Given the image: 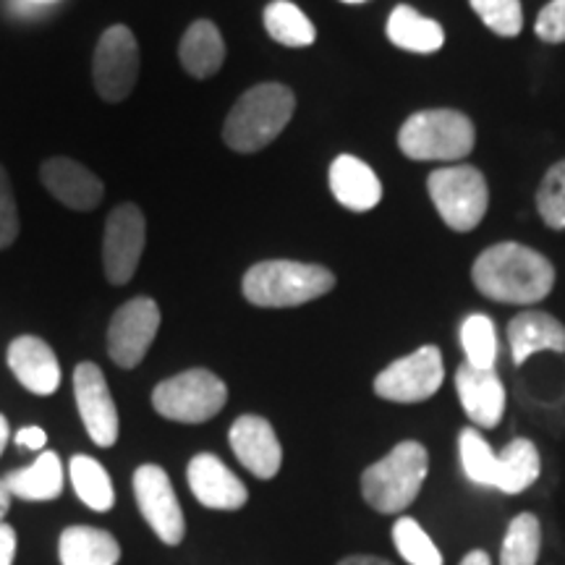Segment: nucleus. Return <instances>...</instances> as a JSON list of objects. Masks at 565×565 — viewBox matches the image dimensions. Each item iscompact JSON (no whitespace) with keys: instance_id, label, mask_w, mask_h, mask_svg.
I'll use <instances>...</instances> for the list:
<instances>
[{"instance_id":"1","label":"nucleus","mask_w":565,"mask_h":565,"mask_svg":"<svg viewBox=\"0 0 565 565\" xmlns=\"http://www.w3.org/2000/svg\"><path fill=\"white\" fill-rule=\"evenodd\" d=\"M471 278L477 291L487 299L526 307L553 291L555 270L540 252L524 244L503 242L479 254Z\"/></svg>"},{"instance_id":"2","label":"nucleus","mask_w":565,"mask_h":565,"mask_svg":"<svg viewBox=\"0 0 565 565\" xmlns=\"http://www.w3.org/2000/svg\"><path fill=\"white\" fill-rule=\"evenodd\" d=\"M296 97L282 84H257L238 97L223 126V141L236 152H259L294 118Z\"/></svg>"},{"instance_id":"3","label":"nucleus","mask_w":565,"mask_h":565,"mask_svg":"<svg viewBox=\"0 0 565 565\" xmlns=\"http://www.w3.org/2000/svg\"><path fill=\"white\" fill-rule=\"evenodd\" d=\"M335 288V275L322 265L294 263V259H267L249 267L242 291L246 301L263 309L301 307L320 299Z\"/></svg>"},{"instance_id":"4","label":"nucleus","mask_w":565,"mask_h":565,"mask_svg":"<svg viewBox=\"0 0 565 565\" xmlns=\"http://www.w3.org/2000/svg\"><path fill=\"white\" fill-rule=\"evenodd\" d=\"M429 475V454L422 443H398L385 458L366 466L362 475V498L372 511L398 515L419 498Z\"/></svg>"},{"instance_id":"5","label":"nucleus","mask_w":565,"mask_h":565,"mask_svg":"<svg viewBox=\"0 0 565 565\" xmlns=\"http://www.w3.org/2000/svg\"><path fill=\"white\" fill-rule=\"evenodd\" d=\"M475 124L458 110L414 113L398 131V147L408 160H461L475 150Z\"/></svg>"},{"instance_id":"6","label":"nucleus","mask_w":565,"mask_h":565,"mask_svg":"<svg viewBox=\"0 0 565 565\" xmlns=\"http://www.w3.org/2000/svg\"><path fill=\"white\" fill-rule=\"evenodd\" d=\"M228 404V387L215 372L186 370L162 380L152 391V406L162 419L202 424L215 419Z\"/></svg>"},{"instance_id":"7","label":"nucleus","mask_w":565,"mask_h":565,"mask_svg":"<svg viewBox=\"0 0 565 565\" xmlns=\"http://www.w3.org/2000/svg\"><path fill=\"white\" fill-rule=\"evenodd\" d=\"M429 200L435 210L454 231H475L482 223L487 202L484 175L471 166H445L429 173L427 179Z\"/></svg>"},{"instance_id":"8","label":"nucleus","mask_w":565,"mask_h":565,"mask_svg":"<svg viewBox=\"0 0 565 565\" xmlns=\"http://www.w3.org/2000/svg\"><path fill=\"white\" fill-rule=\"evenodd\" d=\"M445 380L443 353L437 345H422L374 377V393L391 404H422L440 391Z\"/></svg>"},{"instance_id":"9","label":"nucleus","mask_w":565,"mask_h":565,"mask_svg":"<svg viewBox=\"0 0 565 565\" xmlns=\"http://www.w3.org/2000/svg\"><path fill=\"white\" fill-rule=\"evenodd\" d=\"M139 45L129 26H110L97 40L92 79L105 103H124L139 79Z\"/></svg>"},{"instance_id":"10","label":"nucleus","mask_w":565,"mask_h":565,"mask_svg":"<svg viewBox=\"0 0 565 565\" xmlns=\"http://www.w3.org/2000/svg\"><path fill=\"white\" fill-rule=\"evenodd\" d=\"M134 498H137L139 513L145 515L162 545H181L186 536V519H183L171 477L162 466L145 463L134 471Z\"/></svg>"},{"instance_id":"11","label":"nucleus","mask_w":565,"mask_h":565,"mask_svg":"<svg viewBox=\"0 0 565 565\" xmlns=\"http://www.w3.org/2000/svg\"><path fill=\"white\" fill-rule=\"evenodd\" d=\"M147 242V221L137 204H118L108 215L103 238L105 278L113 286H126L137 273Z\"/></svg>"},{"instance_id":"12","label":"nucleus","mask_w":565,"mask_h":565,"mask_svg":"<svg viewBox=\"0 0 565 565\" xmlns=\"http://www.w3.org/2000/svg\"><path fill=\"white\" fill-rule=\"evenodd\" d=\"M160 330V307L150 296L126 301L113 315L108 328V353L121 370H134L147 356Z\"/></svg>"},{"instance_id":"13","label":"nucleus","mask_w":565,"mask_h":565,"mask_svg":"<svg viewBox=\"0 0 565 565\" xmlns=\"http://www.w3.org/2000/svg\"><path fill=\"white\" fill-rule=\"evenodd\" d=\"M74 395L76 408L87 429L89 440L100 448H113L118 440V408L113 401L108 380L103 370L92 362H82L74 370Z\"/></svg>"},{"instance_id":"14","label":"nucleus","mask_w":565,"mask_h":565,"mask_svg":"<svg viewBox=\"0 0 565 565\" xmlns=\"http://www.w3.org/2000/svg\"><path fill=\"white\" fill-rule=\"evenodd\" d=\"M228 443L233 456L257 479H275L282 466V448L273 424L265 416L244 414L233 422Z\"/></svg>"},{"instance_id":"15","label":"nucleus","mask_w":565,"mask_h":565,"mask_svg":"<svg viewBox=\"0 0 565 565\" xmlns=\"http://www.w3.org/2000/svg\"><path fill=\"white\" fill-rule=\"evenodd\" d=\"M186 479L196 503L212 511H238L249 500L242 479L215 454H196L186 466Z\"/></svg>"},{"instance_id":"16","label":"nucleus","mask_w":565,"mask_h":565,"mask_svg":"<svg viewBox=\"0 0 565 565\" xmlns=\"http://www.w3.org/2000/svg\"><path fill=\"white\" fill-rule=\"evenodd\" d=\"M456 393L466 416L482 429H494L505 414V387L494 370L461 364L456 370Z\"/></svg>"},{"instance_id":"17","label":"nucleus","mask_w":565,"mask_h":565,"mask_svg":"<svg viewBox=\"0 0 565 565\" xmlns=\"http://www.w3.org/2000/svg\"><path fill=\"white\" fill-rule=\"evenodd\" d=\"M40 179L47 192L68 210L89 212L103 202V181L89 168L71 158H51L42 162Z\"/></svg>"},{"instance_id":"18","label":"nucleus","mask_w":565,"mask_h":565,"mask_svg":"<svg viewBox=\"0 0 565 565\" xmlns=\"http://www.w3.org/2000/svg\"><path fill=\"white\" fill-rule=\"evenodd\" d=\"M13 377L34 395H53L61 385V364L51 345L38 335L13 338L6 353Z\"/></svg>"},{"instance_id":"19","label":"nucleus","mask_w":565,"mask_h":565,"mask_svg":"<svg viewBox=\"0 0 565 565\" xmlns=\"http://www.w3.org/2000/svg\"><path fill=\"white\" fill-rule=\"evenodd\" d=\"M330 192L345 210L366 212L383 200V183L364 160L353 154H341L330 166Z\"/></svg>"},{"instance_id":"20","label":"nucleus","mask_w":565,"mask_h":565,"mask_svg":"<svg viewBox=\"0 0 565 565\" xmlns=\"http://www.w3.org/2000/svg\"><path fill=\"white\" fill-rule=\"evenodd\" d=\"M508 343L515 366L540 351L565 353V324L547 312H521L508 324Z\"/></svg>"},{"instance_id":"21","label":"nucleus","mask_w":565,"mask_h":565,"mask_svg":"<svg viewBox=\"0 0 565 565\" xmlns=\"http://www.w3.org/2000/svg\"><path fill=\"white\" fill-rule=\"evenodd\" d=\"M61 565H118L121 545L116 536L95 526H68L58 540Z\"/></svg>"},{"instance_id":"22","label":"nucleus","mask_w":565,"mask_h":565,"mask_svg":"<svg viewBox=\"0 0 565 565\" xmlns=\"http://www.w3.org/2000/svg\"><path fill=\"white\" fill-rule=\"evenodd\" d=\"M13 498L26 500V503H51L63 492V466L53 450H42L38 461L26 469L11 471L3 477Z\"/></svg>"},{"instance_id":"23","label":"nucleus","mask_w":565,"mask_h":565,"mask_svg":"<svg viewBox=\"0 0 565 565\" xmlns=\"http://www.w3.org/2000/svg\"><path fill=\"white\" fill-rule=\"evenodd\" d=\"M179 61L196 79L215 76L225 61V42L221 30L207 19L194 21L181 38Z\"/></svg>"},{"instance_id":"24","label":"nucleus","mask_w":565,"mask_h":565,"mask_svg":"<svg viewBox=\"0 0 565 565\" xmlns=\"http://www.w3.org/2000/svg\"><path fill=\"white\" fill-rule=\"evenodd\" d=\"M387 40L401 51L429 55L445 45V32L437 21L422 17L412 6H395L387 19Z\"/></svg>"},{"instance_id":"25","label":"nucleus","mask_w":565,"mask_h":565,"mask_svg":"<svg viewBox=\"0 0 565 565\" xmlns=\"http://www.w3.org/2000/svg\"><path fill=\"white\" fill-rule=\"evenodd\" d=\"M542 461L540 450L526 437H515L498 454V471H494V490L505 494H521L540 479Z\"/></svg>"},{"instance_id":"26","label":"nucleus","mask_w":565,"mask_h":565,"mask_svg":"<svg viewBox=\"0 0 565 565\" xmlns=\"http://www.w3.org/2000/svg\"><path fill=\"white\" fill-rule=\"evenodd\" d=\"M71 484L76 498L92 511L105 513L116 505V490H113L108 469L92 456H74L68 463Z\"/></svg>"},{"instance_id":"27","label":"nucleus","mask_w":565,"mask_h":565,"mask_svg":"<svg viewBox=\"0 0 565 565\" xmlns=\"http://www.w3.org/2000/svg\"><path fill=\"white\" fill-rule=\"evenodd\" d=\"M265 30L286 47H307L317 40V30L299 6L291 0H273L265 9Z\"/></svg>"},{"instance_id":"28","label":"nucleus","mask_w":565,"mask_h":565,"mask_svg":"<svg viewBox=\"0 0 565 565\" xmlns=\"http://www.w3.org/2000/svg\"><path fill=\"white\" fill-rule=\"evenodd\" d=\"M542 553V524L534 513H519L508 524L500 565H536Z\"/></svg>"},{"instance_id":"29","label":"nucleus","mask_w":565,"mask_h":565,"mask_svg":"<svg viewBox=\"0 0 565 565\" xmlns=\"http://www.w3.org/2000/svg\"><path fill=\"white\" fill-rule=\"evenodd\" d=\"M458 450H461V466L469 482L479 487H494V471H498V454L490 448L482 433L466 427L458 435Z\"/></svg>"},{"instance_id":"30","label":"nucleus","mask_w":565,"mask_h":565,"mask_svg":"<svg viewBox=\"0 0 565 565\" xmlns=\"http://www.w3.org/2000/svg\"><path fill=\"white\" fill-rule=\"evenodd\" d=\"M461 345L466 364L477 370H494L498 362V333L494 322L487 315H469L461 324Z\"/></svg>"},{"instance_id":"31","label":"nucleus","mask_w":565,"mask_h":565,"mask_svg":"<svg viewBox=\"0 0 565 565\" xmlns=\"http://www.w3.org/2000/svg\"><path fill=\"white\" fill-rule=\"evenodd\" d=\"M393 545L398 550V555L404 557L408 565H443V553L437 550L419 521L408 519V515H398V521L393 524Z\"/></svg>"},{"instance_id":"32","label":"nucleus","mask_w":565,"mask_h":565,"mask_svg":"<svg viewBox=\"0 0 565 565\" xmlns=\"http://www.w3.org/2000/svg\"><path fill=\"white\" fill-rule=\"evenodd\" d=\"M536 210L550 228L565 231V160L550 168L540 192H536Z\"/></svg>"},{"instance_id":"33","label":"nucleus","mask_w":565,"mask_h":565,"mask_svg":"<svg viewBox=\"0 0 565 565\" xmlns=\"http://www.w3.org/2000/svg\"><path fill=\"white\" fill-rule=\"evenodd\" d=\"M471 9L500 38H515L524 26L521 0H469Z\"/></svg>"},{"instance_id":"34","label":"nucleus","mask_w":565,"mask_h":565,"mask_svg":"<svg viewBox=\"0 0 565 565\" xmlns=\"http://www.w3.org/2000/svg\"><path fill=\"white\" fill-rule=\"evenodd\" d=\"M19 236V212L9 173L0 166V249H9Z\"/></svg>"},{"instance_id":"35","label":"nucleus","mask_w":565,"mask_h":565,"mask_svg":"<svg viewBox=\"0 0 565 565\" xmlns=\"http://www.w3.org/2000/svg\"><path fill=\"white\" fill-rule=\"evenodd\" d=\"M536 38L545 42H565V0H550L540 11Z\"/></svg>"},{"instance_id":"36","label":"nucleus","mask_w":565,"mask_h":565,"mask_svg":"<svg viewBox=\"0 0 565 565\" xmlns=\"http://www.w3.org/2000/svg\"><path fill=\"white\" fill-rule=\"evenodd\" d=\"M13 443L19 445V448H26V450H42L47 443V435L42 427H21L17 435H13Z\"/></svg>"},{"instance_id":"37","label":"nucleus","mask_w":565,"mask_h":565,"mask_svg":"<svg viewBox=\"0 0 565 565\" xmlns=\"http://www.w3.org/2000/svg\"><path fill=\"white\" fill-rule=\"evenodd\" d=\"M17 532L3 521L0 524V565H13V557H17Z\"/></svg>"},{"instance_id":"38","label":"nucleus","mask_w":565,"mask_h":565,"mask_svg":"<svg viewBox=\"0 0 565 565\" xmlns=\"http://www.w3.org/2000/svg\"><path fill=\"white\" fill-rule=\"evenodd\" d=\"M335 565H395L387 561V557H377V555H349L343 561H338Z\"/></svg>"},{"instance_id":"39","label":"nucleus","mask_w":565,"mask_h":565,"mask_svg":"<svg viewBox=\"0 0 565 565\" xmlns=\"http://www.w3.org/2000/svg\"><path fill=\"white\" fill-rule=\"evenodd\" d=\"M458 565H492V561L484 550H471V553L463 555V561Z\"/></svg>"},{"instance_id":"40","label":"nucleus","mask_w":565,"mask_h":565,"mask_svg":"<svg viewBox=\"0 0 565 565\" xmlns=\"http://www.w3.org/2000/svg\"><path fill=\"white\" fill-rule=\"evenodd\" d=\"M11 500H13V494L9 492V487L3 484V479H0V524H3V519L11 511Z\"/></svg>"},{"instance_id":"41","label":"nucleus","mask_w":565,"mask_h":565,"mask_svg":"<svg viewBox=\"0 0 565 565\" xmlns=\"http://www.w3.org/2000/svg\"><path fill=\"white\" fill-rule=\"evenodd\" d=\"M11 9L21 13V17H30V13H38V11H45L42 6L38 3H30V0H11Z\"/></svg>"},{"instance_id":"42","label":"nucleus","mask_w":565,"mask_h":565,"mask_svg":"<svg viewBox=\"0 0 565 565\" xmlns=\"http://www.w3.org/2000/svg\"><path fill=\"white\" fill-rule=\"evenodd\" d=\"M9 437H11L9 419H6V416L0 414V456H3V450H6V443H9Z\"/></svg>"},{"instance_id":"43","label":"nucleus","mask_w":565,"mask_h":565,"mask_svg":"<svg viewBox=\"0 0 565 565\" xmlns=\"http://www.w3.org/2000/svg\"><path fill=\"white\" fill-rule=\"evenodd\" d=\"M30 3H38V6H42V9H51V6L61 3V0H30Z\"/></svg>"},{"instance_id":"44","label":"nucleus","mask_w":565,"mask_h":565,"mask_svg":"<svg viewBox=\"0 0 565 565\" xmlns=\"http://www.w3.org/2000/svg\"><path fill=\"white\" fill-rule=\"evenodd\" d=\"M343 3H364V0H343Z\"/></svg>"}]
</instances>
